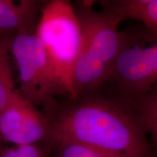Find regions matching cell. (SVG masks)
<instances>
[{
    "label": "cell",
    "mask_w": 157,
    "mask_h": 157,
    "mask_svg": "<svg viewBox=\"0 0 157 157\" xmlns=\"http://www.w3.org/2000/svg\"><path fill=\"white\" fill-rule=\"evenodd\" d=\"M109 90L101 87L58 103L49 117L48 143H76L116 157L150 156L148 137L132 104Z\"/></svg>",
    "instance_id": "6da1fadb"
},
{
    "label": "cell",
    "mask_w": 157,
    "mask_h": 157,
    "mask_svg": "<svg viewBox=\"0 0 157 157\" xmlns=\"http://www.w3.org/2000/svg\"><path fill=\"white\" fill-rule=\"evenodd\" d=\"M93 1L73 4L82 29V44L73 74L74 98L98 90L109 79L128 32L119 30L121 21Z\"/></svg>",
    "instance_id": "7a4b0ae2"
},
{
    "label": "cell",
    "mask_w": 157,
    "mask_h": 157,
    "mask_svg": "<svg viewBox=\"0 0 157 157\" xmlns=\"http://www.w3.org/2000/svg\"><path fill=\"white\" fill-rule=\"evenodd\" d=\"M36 34L63 95L74 97L73 74L82 44V29L73 4L52 0L43 5Z\"/></svg>",
    "instance_id": "3957f363"
},
{
    "label": "cell",
    "mask_w": 157,
    "mask_h": 157,
    "mask_svg": "<svg viewBox=\"0 0 157 157\" xmlns=\"http://www.w3.org/2000/svg\"><path fill=\"white\" fill-rule=\"evenodd\" d=\"M104 84L129 102L157 88V33L145 26L140 33L128 32Z\"/></svg>",
    "instance_id": "277c9868"
},
{
    "label": "cell",
    "mask_w": 157,
    "mask_h": 157,
    "mask_svg": "<svg viewBox=\"0 0 157 157\" xmlns=\"http://www.w3.org/2000/svg\"><path fill=\"white\" fill-rule=\"evenodd\" d=\"M11 55L20 76L18 91L49 117L58 105L56 97L63 95L48 56L36 33L13 36Z\"/></svg>",
    "instance_id": "5b68a950"
},
{
    "label": "cell",
    "mask_w": 157,
    "mask_h": 157,
    "mask_svg": "<svg viewBox=\"0 0 157 157\" xmlns=\"http://www.w3.org/2000/svg\"><path fill=\"white\" fill-rule=\"evenodd\" d=\"M50 118L15 90L0 111V137L14 146L48 144Z\"/></svg>",
    "instance_id": "8992f818"
},
{
    "label": "cell",
    "mask_w": 157,
    "mask_h": 157,
    "mask_svg": "<svg viewBox=\"0 0 157 157\" xmlns=\"http://www.w3.org/2000/svg\"><path fill=\"white\" fill-rule=\"evenodd\" d=\"M33 0H0V29L15 32V35L31 33L42 7Z\"/></svg>",
    "instance_id": "52a82bcc"
},
{
    "label": "cell",
    "mask_w": 157,
    "mask_h": 157,
    "mask_svg": "<svg viewBox=\"0 0 157 157\" xmlns=\"http://www.w3.org/2000/svg\"><path fill=\"white\" fill-rule=\"evenodd\" d=\"M97 2L121 22L138 21L146 28L157 33V0H102Z\"/></svg>",
    "instance_id": "ba28073f"
},
{
    "label": "cell",
    "mask_w": 157,
    "mask_h": 157,
    "mask_svg": "<svg viewBox=\"0 0 157 157\" xmlns=\"http://www.w3.org/2000/svg\"><path fill=\"white\" fill-rule=\"evenodd\" d=\"M140 125L157 148V88L131 101Z\"/></svg>",
    "instance_id": "9c48e42d"
},
{
    "label": "cell",
    "mask_w": 157,
    "mask_h": 157,
    "mask_svg": "<svg viewBox=\"0 0 157 157\" xmlns=\"http://www.w3.org/2000/svg\"><path fill=\"white\" fill-rule=\"evenodd\" d=\"M13 36L0 39V111L15 89L11 68V41Z\"/></svg>",
    "instance_id": "30bf717a"
},
{
    "label": "cell",
    "mask_w": 157,
    "mask_h": 157,
    "mask_svg": "<svg viewBox=\"0 0 157 157\" xmlns=\"http://www.w3.org/2000/svg\"><path fill=\"white\" fill-rule=\"evenodd\" d=\"M48 145L50 149V157H116L73 143H51Z\"/></svg>",
    "instance_id": "8fae6325"
},
{
    "label": "cell",
    "mask_w": 157,
    "mask_h": 157,
    "mask_svg": "<svg viewBox=\"0 0 157 157\" xmlns=\"http://www.w3.org/2000/svg\"><path fill=\"white\" fill-rule=\"evenodd\" d=\"M0 157H50V149L48 144L14 146L4 149Z\"/></svg>",
    "instance_id": "7c38bea8"
},
{
    "label": "cell",
    "mask_w": 157,
    "mask_h": 157,
    "mask_svg": "<svg viewBox=\"0 0 157 157\" xmlns=\"http://www.w3.org/2000/svg\"><path fill=\"white\" fill-rule=\"evenodd\" d=\"M5 146H4V141L2 140V138L0 137V154L3 151V150L5 149Z\"/></svg>",
    "instance_id": "4fadbf2b"
}]
</instances>
